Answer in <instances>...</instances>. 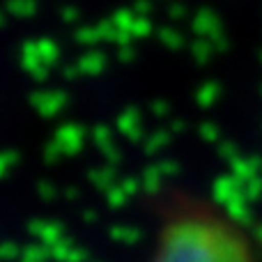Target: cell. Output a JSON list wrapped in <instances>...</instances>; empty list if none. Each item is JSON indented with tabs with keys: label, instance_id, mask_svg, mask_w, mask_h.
Listing matches in <instances>:
<instances>
[{
	"label": "cell",
	"instance_id": "6da1fadb",
	"mask_svg": "<svg viewBox=\"0 0 262 262\" xmlns=\"http://www.w3.org/2000/svg\"><path fill=\"white\" fill-rule=\"evenodd\" d=\"M149 262H262L244 226L221 205L191 191H168L157 205Z\"/></svg>",
	"mask_w": 262,
	"mask_h": 262
}]
</instances>
